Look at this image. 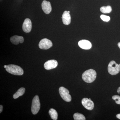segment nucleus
<instances>
[{"label": "nucleus", "instance_id": "4be33fe9", "mask_svg": "<svg viewBox=\"0 0 120 120\" xmlns=\"http://www.w3.org/2000/svg\"><path fill=\"white\" fill-rule=\"evenodd\" d=\"M117 92L118 94H120V87H118V89H117Z\"/></svg>", "mask_w": 120, "mask_h": 120}, {"label": "nucleus", "instance_id": "423d86ee", "mask_svg": "<svg viewBox=\"0 0 120 120\" xmlns=\"http://www.w3.org/2000/svg\"><path fill=\"white\" fill-rule=\"evenodd\" d=\"M52 41L47 38H44L41 40L39 43V47L41 49H49L52 46Z\"/></svg>", "mask_w": 120, "mask_h": 120}, {"label": "nucleus", "instance_id": "f3484780", "mask_svg": "<svg viewBox=\"0 0 120 120\" xmlns=\"http://www.w3.org/2000/svg\"><path fill=\"white\" fill-rule=\"evenodd\" d=\"M73 118L75 120H85L86 117L81 113H76L73 115Z\"/></svg>", "mask_w": 120, "mask_h": 120}, {"label": "nucleus", "instance_id": "f8f14e48", "mask_svg": "<svg viewBox=\"0 0 120 120\" xmlns=\"http://www.w3.org/2000/svg\"><path fill=\"white\" fill-rule=\"evenodd\" d=\"M62 20L63 23L65 25H69L71 23V16L68 11H64L62 15Z\"/></svg>", "mask_w": 120, "mask_h": 120}, {"label": "nucleus", "instance_id": "39448f33", "mask_svg": "<svg viewBox=\"0 0 120 120\" xmlns=\"http://www.w3.org/2000/svg\"><path fill=\"white\" fill-rule=\"evenodd\" d=\"M59 91L60 95L64 101L68 102L71 101V97L68 89L64 87H61L59 88Z\"/></svg>", "mask_w": 120, "mask_h": 120}, {"label": "nucleus", "instance_id": "393cba45", "mask_svg": "<svg viewBox=\"0 0 120 120\" xmlns=\"http://www.w3.org/2000/svg\"><path fill=\"white\" fill-rule=\"evenodd\" d=\"M3 0H0V2H1V1H2Z\"/></svg>", "mask_w": 120, "mask_h": 120}, {"label": "nucleus", "instance_id": "aec40b11", "mask_svg": "<svg viewBox=\"0 0 120 120\" xmlns=\"http://www.w3.org/2000/svg\"><path fill=\"white\" fill-rule=\"evenodd\" d=\"M3 107L2 105H0V113H1L3 110Z\"/></svg>", "mask_w": 120, "mask_h": 120}, {"label": "nucleus", "instance_id": "dca6fc26", "mask_svg": "<svg viewBox=\"0 0 120 120\" xmlns=\"http://www.w3.org/2000/svg\"><path fill=\"white\" fill-rule=\"evenodd\" d=\"M101 12L103 13H109L111 12L112 8L111 6H107L106 7H102L100 8Z\"/></svg>", "mask_w": 120, "mask_h": 120}, {"label": "nucleus", "instance_id": "2eb2a0df", "mask_svg": "<svg viewBox=\"0 0 120 120\" xmlns=\"http://www.w3.org/2000/svg\"><path fill=\"white\" fill-rule=\"evenodd\" d=\"M49 113L52 119L54 120H57L58 118V113L56 111L53 109H51L49 111Z\"/></svg>", "mask_w": 120, "mask_h": 120}, {"label": "nucleus", "instance_id": "9b49d317", "mask_svg": "<svg viewBox=\"0 0 120 120\" xmlns=\"http://www.w3.org/2000/svg\"><path fill=\"white\" fill-rule=\"evenodd\" d=\"M78 45L80 48L84 49H90L92 47L91 43L86 40H82L79 41Z\"/></svg>", "mask_w": 120, "mask_h": 120}, {"label": "nucleus", "instance_id": "9d476101", "mask_svg": "<svg viewBox=\"0 0 120 120\" xmlns=\"http://www.w3.org/2000/svg\"><path fill=\"white\" fill-rule=\"evenodd\" d=\"M42 10L45 14H49L52 11V7L50 2L46 0H43L41 4Z\"/></svg>", "mask_w": 120, "mask_h": 120}, {"label": "nucleus", "instance_id": "6ab92c4d", "mask_svg": "<svg viewBox=\"0 0 120 120\" xmlns=\"http://www.w3.org/2000/svg\"><path fill=\"white\" fill-rule=\"evenodd\" d=\"M112 99L115 101L116 104L120 105V97L119 95H114L112 97Z\"/></svg>", "mask_w": 120, "mask_h": 120}, {"label": "nucleus", "instance_id": "20e7f679", "mask_svg": "<svg viewBox=\"0 0 120 120\" xmlns=\"http://www.w3.org/2000/svg\"><path fill=\"white\" fill-rule=\"evenodd\" d=\"M40 107L41 103L39 98L38 95H35L32 101L31 109L32 114H36L38 113L40 110Z\"/></svg>", "mask_w": 120, "mask_h": 120}, {"label": "nucleus", "instance_id": "b1692460", "mask_svg": "<svg viewBox=\"0 0 120 120\" xmlns=\"http://www.w3.org/2000/svg\"><path fill=\"white\" fill-rule=\"evenodd\" d=\"M7 65H4V68H6L7 67Z\"/></svg>", "mask_w": 120, "mask_h": 120}, {"label": "nucleus", "instance_id": "1a4fd4ad", "mask_svg": "<svg viewBox=\"0 0 120 120\" xmlns=\"http://www.w3.org/2000/svg\"><path fill=\"white\" fill-rule=\"evenodd\" d=\"M58 65V62L55 60H50L45 62L44 67L46 70L55 68Z\"/></svg>", "mask_w": 120, "mask_h": 120}, {"label": "nucleus", "instance_id": "a878e982", "mask_svg": "<svg viewBox=\"0 0 120 120\" xmlns=\"http://www.w3.org/2000/svg\"><path fill=\"white\" fill-rule=\"evenodd\" d=\"M68 12L69 13H70V11H68Z\"/></svg>", "mask_w": 120, "mask_h": 120}, {"label": "nucleus", "instance_id": "6e6552de", "mask_svg": "<svg viewBox=\"0 0 120 120\" xmlns=\"http://www.w3.org/2000/svg\"><path fill=\"white\" fill-rule=\"evenodd\" d=\"M22 30L26 33H29L32 29V22L30 19H26L24 20L22 25Z\"/></svg>", "mask_w": 120, "mask_h": 120}, {"label": "nucleus", "instance_id": "ddd939ff", "mask_svg": "<svg viewBox=\"0 0 120 120\" xmlns=\"http://www.w3.org/2000/svg\"><path fill=\"white\" fill-rule=\"evenodd\" d=\"M10 41L12 43L15 45H17L19 43H23L24 39L22 36L14 35L11 37Z\"/></svg>", "mask_w": 120, "mask_h": 120}, {"label": "nucleus", "instance_id": "4468645a", "mask_svg": "<svg viewBox=\"0 0 120 120\" xmlns=\"http://www.w3.org/2000/svg\"><path fill=\"white\" fill-rule=\"evenodd\" d=\"M25 88L23 87L20 88L17 90V92L14 94L13 95V98L14 99L18 98L20 96H22L24 94L25 92Z\"/></svg>", "mask_w": 120, "mask_h": 120}, {"label": "nucleus", "instance_id": "f03ea898", "mask_svg": "<svg viewBox=\"0 0 120 120\" xmlns=\"http://www.w3.org/2000/svg\"><path fill=\"white\" fill-rule=\"evenodd\" d=\"M7 72L11 74L17 75H23L24 72L22 69L18 65L10 64L7 65L6 68Z\"/></svg>", "mask_w": 120, "mask_h": 120}, {"label": "nucleus", "instance_id": "412c9836", "mask_svg": "<svg viewBox=\"0 0 120 120\" xmlns=\"http://www.w3.org/2000/svg\"><path fill=\"white\" fill-rule=\"evenodd\" d=\"M116 117L117 118L120 120V114H117V115L116 116Z\"/></svg>", "mask_w": 120, "mask_h": 120}, {"label": "nucleus", "instance_id": "0eeeda50", "mask_svg": "<svg viewBox=\"0 0 120 120\" xmlns=\"http://www.w3.org/2000/svg\"><path fill=\"white\" fill-rule=\"evenodd\" d=\"M82 103L84 107L88 110H92L94 107V102L88 98H84L83 99Z\"/></svg>", "mask_w": 120, "mask_h": 120}, {"label": "nucleus", "instance_id": "f257e3e1", "mask_svg": "<svg viewBox=\"0 0 120 120\" xmlns=\"http://www.w3.org/2000/svg\"><path fill=\"white\" fill-rule=\"evenodd\" d=\"M96 71L92 69H88L84 72L82 77L84 81L88 83H90L94 81L97 77Z\"/></svg>", "mask_w": 120, "mask_h": 120}, {"label": "nucleus", "instance_id": "5701e85b", "mask_svg": "<svg viewBox=\"0 0 120 120\" xmlns=\"http://www.w3.org/2000/svg\"><path fill=\"white\" fill-rule=\"evenodd\" d=\"M118 47H119V48L120 49V42H119V43H118Z\"/></svg>", "mask_w": 120, "mask_h": 120}, {"label": "nucleus", "instance_id": "7ed1b4c3", "mask_svg": "<svg viewBox=\"0 0 120 120\" xmlns=\"http://www.w3.org/2000/svg\"><path fill=\"white\" fill-rule=\"evenodd\" d=\"M120 65L116 64L114 61L112 60L108 65V72L112 75H117L120 72Z\"/></svg>", "mask_w": 120, "mask_h": 120}, {"label": "nucleus", "instance_id": "a211bd4d", "mask_svg": "<svg viewBox=\"0 0 120 120\" xmlns=\"http://www.w3.org/2000/svg\"><path fill=\"white\" fill-rule=\"evenodd\" d=\"M100 17H101V19L105 22H109L110 20V17L109 16L105 15H101Z\"/></svg>", "mask_w": 120, "mask_h": 120}, {"label": "nucleus", "instance_id": "bb28decb", "mask_svg": "<svg viewBox=\"0 0 120 120\" xmlns=\"http://www.w3.org/2000/svg\"><path fill=\"white\" fill-rule=\"evenodd\" d=\"M119 65H120V64H119Z\"/></svg>", "mask_w": 120, "mask_h": 120}]
</instances>
